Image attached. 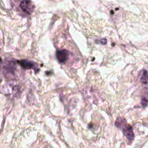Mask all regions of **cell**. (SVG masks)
<instances>
[{
	"instance_id": "1",
	"label": "cell",
	"mask_w": 148,
	"mask_h": 148,
	"mask_svg": "<svg viewBox=\"0 0 148 148\" xmlns=\"http://www.w3.org/2000/svg\"><path fill=\"white\" fill-rule=\"evenodd\" d=\"M116 126L118 128L122 130L124 134L126 136V137H127L130 143H132L134 140V132H133L132 127L129 125L128 124H127L124 119L121 118V117L117 119L116 121Z\"/></svg>"
},
{
	"instance_id": "2",
	"label": "cell",
	"mask_w": 148,
	"mask_h": 148,
	"mask_svg": "<svg viewBox=\"0 0 148 148\" xmlns=\"http://www.w3.org/2000/svg\"><path fill=\"white\" fill-rule=\"evenodd\" d=\"M20 7L26 14H30L34 10V5L31 0H21L20 3Z\"/></svg>"
},
{
	"instance_id": "3",
	"label": "cell",
	"mask_w": 148,
	"mask_h": 148,
	"mask_svg": "<svg viewBox=\"0 0 148 148\" xmlns=\"http://www.w3.org/2000/svg\"><path fill=\"white\" fill-rule=\"evenodd\" d=\"M56 55V59L60 63H65L69 58V52L65 49L57 51Z\"/></svg>"
},
{
	"instance_id": "4",
	"label": "cell",
	"mask_w": 148,
	"mask_h": 148,
	"mask_svg": "<svg viewBox=\"0 0 148 148\" xmlns=\"http://www.w3.org/2000/svg\"><path fill=\"white\" fill-rule=\"evenodd\" d=\"M18 64L25 69H38V66L35 62H30L27 60L18 61Z\"/></svg>"
},
{
	"instance_id": "5",
	"label": "cell",
	"mask_w": 148,
	"mask_h": 148,
	"mask_svg": "<svg viewBox=\"0 0 148 148\" xmlns=\"http://www.w3.org/2000/svg\"><path fill=\"white\" fill-rule=\"evenodd\" d=\"M141 82L143 84H147L148 83V71L144 70L143 73L141 76V79H140Z\"/></svg>"
},
{
	"instance_id": "6",
	"label": "cell",
	"mask_w": 148,
	"mask_h": 148,
	"mask_svg": "<svg viewBox=\"0 0 148 148\" xmlns=\"http://www.w3.org/2000/svg\"><path fill=\"white\" fill-rule=\"evenodd\" d=\"M141 103L142 105H143V106L145 108V107H146L148 105V101L147 99H145V98H143V99H142V101H141Z\"/></svg>"
},
{
	"instance_id": "7",
	"label": "cell",
	"mask_w": 148,
	"mask_h": 148,
	"mask_svg": "<svg viewBox=\"0 0 148 148\" xmlns=\"http://www.w3.org/2000/svg\"><path fill=\"white\" fill-rule=\"evenodd\" d=\"M144 98H145V99H147V101H148V92H146V94H145V96Z\"/></svg>"
}]
</instances>
